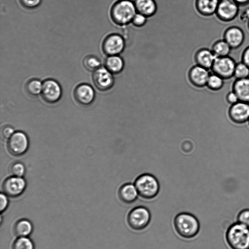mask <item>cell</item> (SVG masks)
<instances>
[{
  "label": "cell",
  "mask_w": 249,
  "mask_h": 249,
  "mask_svg": "<svg viewBox=\"0 0 249 249\" xmlns=\"http://www.w3.org/2000/svg\"><path fill=\"white\" fill-rule=\"evenodd\" d=\"M210 74L209 70L196 65L190 69L188 78L190 83L194 87L202 88L206 86Z\"/></svg>",
  "instance_id": "9a60e30c"
},
{
  "label": "cell",
  "mask_w": 249,
  "mask_h": 249,
  "mask_svg": "<svg viewBox=\"0 0 249 249\" xmlns=\"http://www.w3.org/2000/svg\"><path fill=\"white\" fill-rule=\"evenodd\" d=\"M137 12L133 0H117L111 6L110 17L116 25L124 26L131 23Z\"/></svg>",
  "instance_id": "6da1fadb"
},
{
  "label": "cell",
  "mask_w": 249,
  "mask_h": 249,
  "mask_svg": "<svg viewBox=\"0 0 249 249\" xmlns=\"http://www.w3.org/2000/svg\"><path fill=\"white\" fill-rule=\"evenodd\" d=\"M12 249H34V246L29 238L19 237L13 243Z\"/></svg>",
  "instance_id": "83f0119b"
},
{
  "label": "cell",
  "mask_w": 249,
  "mask_h": 249,
  "mask_svg": "<svg viewBox=\"0 0 249 249\" xmlns=\"http://www.w3.org/2000/svg\"><path fill=\"white\" fill-rule=\"evenodd\" d=\"M240 7L233 0H220L215 15L223 22H231L237 18Z\"/></svg>",
  "instance_id": "52a82bcc"
},
{
  "label": "cell",
  "mask_w": 249,
  "mask_h": 249,
  "mask_svg": "<svg viewBox=\"0 0 249 249\" xmlns=\"http://www.w3.org/2000/svg\"><path fill=\"white\" fill-rule=\"evenodd\" d=\"M92 80L94 86L100 91L111 89L115 83L113 74L105 67H100L93 72Z\"/></svg>",
  "instance_id": "30bf717a"
},
{
  "label": "cell",
  "mask_w": 249,
  "mask_h": 249,
  "mask_svg": "<svg viewBox=\"0 0 249 249\" xmlns=\"http://www.w3.org/2000/svg\"><path fill=\"white\" fill-rule=\"evenodd\" d=\"M124 66V61L120 55L107 56L104 61V67L113 75L121 73Z\"/></svg>",
  "instance_id": "44dd1931"
},
{
  "label": "cell",
  "mask_w": 249,
  "mask_h": 249,
  "mask_svg": "<svg viewBox=\"0 0 249 249\" xmlns=\"http://www.w3.org/2000/svg\"><path fill=\"white\" fill-rule=\"evenodd\" d=\"M226 239L231 249H249V228L238 222L233 223L228 229Z\"/></svg>",
  "instance_id": "3957f363"
},
{
  "label": "cell",
  "mask_w": 249,
  "mask_h": 249,
  "mask_svg": "<svg viewBox=\"0 0 249 249\" xmlns=\"http://www.w3.org/2000/svg\"><path fill=\"white\" fill-rule=\"evenodd\" d=\"M242 11L240 10L237 18L241 23H247L249 20V6L243 7Z\"/></svg>",
  "instance_id": "836d02e7"
},
{
  "label": "cell",
  "mask_w": 249,
  "mask_h": 249,
  "mask_svg": "<svg viewBox=\"0 0 249 249\" xmlns=\"http://www.w3.org/2000/svg\"><path fill=\"white\" fill-rule=\"evenodd\" d=\"M13 128L9 125L4 126L1 129V134L3 138L9 139L14 133Z\"/></svg>",
  "instance_id": "d590c367"
},
{
  "label": "cell",
  "mask_w": 249,
  "mask_h": 249,
  "mask_svg": "<svg viewBox=\"0 0 249 249\" xmlns=\"http://www.w3.org/2000/svg\"></svg>",
  "instance_id": "b9f144b4"
},
{
  "label": "cell",
  "mask_w": 249,
  "mask_h": 249,
  "mask_svg": "<svg viewBox=\"0 0 249 249\" xmlns=\"http://www.w3.org/2000/svg\"><path fill=\"white\" fill-rule=\"evenodd\" d=\"M33 226L30 221L25 219L18 220L14 225L13 231L16 235L26 237L32 231Z\"/></svg>",
  "instance_id": "603a6c76"
},
{
  "label": "cell",
  "mask_w": 249,
  "mask_h": 249,
  "mask_svg": "<svg viewBox=\"0 0 249 249\" xmlns=\"http://www.w3.org/2000/svg\"><path fill=\"white\" fill-rule=\"evenodd\" d=\"M26 187V182L22 177H11L6 178L2 184L4 193L10 197L21 195Z\"/></svg>",
  "instance_id": "5bb4252c"
},
{
  "label": "cell",
  "mask_w": 249,
  "mask_h": 249,
  "mask_svg": "<svg viewBox=\"0 0 249 249\" xmlns=\"http://www.w3.org/2000/svg\"><path fill=\"white\" fill-rule=\"evenodd\" d=\"M118 197L123 203L127 205L134 203L138 198V193L134 184L126 183L119 189Z\"/></svg>",
  "instance_id": "e0dca14e"
},
{
  "label": "cell",
  "mask_w": 249,
  "mask_h": 249,
  "mask_svg": "<svg viewBox=\"0 0 249 249\" xmlns=\"http://www.w3.org/2000/svg\"><path fill=\"white\" fill-rule=\"evenodd\" d=\"M249 77V67L242 61L236 63L233 77L242 79Z\"/></svg>",
  "instance_id": "f1b7e54d"
},
{
  "label": "cell",
  "mask_w": 249,
  "mask_h": 249,
  "mask_svg": "<svg viewBox=\"0 0 249 249\" xmlns=\"http://www.w3.org/2000/svg\"><path fill=\"white\" fill-rule=\"evenodd\" d=\"M211 49L216 57L228 56L232 50L230 45L223 38L214 41Z\"/></svg>",
  "instance_id": "cb8c5ba5"
},
{
  "label": "cell",
  "mask_w": 249,
  "mask_h": 249,
  "mask_svg": "<svg viewBox=\"0 0 249 249\" xmlns=\"http://www.w3.org/2000/svg\"><path fill=\"white\" fill-rule=\"evenodd\" d=\"M73 95L75 100L78 103L83 106H88L94 101L95 93L90 85L82 83L76 87Z\"/></svg>",
  "instance_id": "2e32d148"
},
{
  "label": "cell",
  "mask_w": 249,
  "mask_h": 249,
  "mask_svg": "<svg viewBox=\"0 0 249 249\" xmlns=\"http://www.w3.org/2000/svg\"><path fill=\"white\" fill-rule=\"evenodd\" d=\"M138 195L145 199H151L155 197L160 191V184L156 178L148 173L138 176L134 184Z\"/></svg>",
  "instance_id": "277c9868"
},
{
  "label": "cell",
  "mask_w": 249,
  "mask_h": 249,
  "mask_svg": "<svg viewBox=\"0 0 249 249\" xmlns=\"http://www.w3.org/2000/svg\"><path fill=\"white\" fill-rule=\"evenodd\" d=\"M220 0H195V8L202 16L209 17L215 15Z\"/></svg>",
  "instance_id": "ffe728a7"
},
{
  "label": "cell",
  "mask_w": 249,
  "mask_h": 249,
  "mask_svg": "<svg viewBox=\"0 0 249 249\" xmlns=\"http://www.w3.org/2000/svg\"><path fill=\"white\" fill-rule=\"evenodd\" d=\"M223 39L227 42L232 50H236L243 44L245 35L241 28L232 25L225 30L223 34Z\"/></svg>",
  "instance_id": "4fadbf2b"
},
{
  "label": "cell",
  "mask_w": 249,
  "mask_h": 249,
  "mask_svg": "<svg viewBox=\"0 0 249 249\" xmlns=\"http://www.w3.org/2000/svg\"><path fill=\"white\" fill-rule=\"evenodd\" d=\"M137 12L147 18L155 15L158 6L155 0H133Z\"/></svg>",
  "instance_id": "7402d4cb"
},
{
  "label": "cell",
  "mask_w": 249,
  "mask_h": 249,
  "mask_svg": "<svg viewBox=\"0 0 249 249\" xmlns=\"http://www.w3.org/2000/svg\"><path fill=\"white\" fill-rule=\"evenodd\" d=\"M83 64L87 70L90 71H94L101 65L100 60L93 55L86 56L83 60Z\"/></svg>",
  "instance_id": "4316f807"
},
{
  "label": "cell",
  "mask_w": 249,
  "mask_h": 249,
  "mask_svg": "<svg viewBox=\"0 0 249 249\" xmlns=\"http://www.w3.org/2000/svg\"><path fill=\"white\" fill-rule=\"evenodd\" d=\"M240 7H245L249 6V0H233Z\"/></svg>",
  "instance_id": "f35d334b"
},
{
  "label": "cell",
  "mask_w": 249,
  "mask_h": 249,
  "mask_svg": "<svg viewBox=\"0 0 249 249\" xmlns=\"http://www.w3.org/2000/svg\"><path fill=\"white\" fill-rule=\"evenodd\" d=\"M0 210L1 212L4 211L7 207L8 199L4 194H1L0 196Z\"/></svg>",
  "instance_id": "74e56055"
},
{
  "label": "cell",
  "mask_w": 249,
  "mask_h": 249,
  "mask_svg": "<svg viewBox=\"0 0 249 249\" xmlns=\"http://www.w3.org/2000/svg\"><path fill=\"white\" fill-rule=\"evenodd\" d=\"M248 124H249V121H248Z\"/></svg>",
  "instance_id": "60d3db41"
},
{
  "label": "cell",
  "mask_w": 249,
  "mask_h": 249,
  "mask_svg": "<svg viewBox=\"0 0 249 249\" xmlns=\"http://www.w3.org/2000/svg\"><path fill=\"white\" fill-rule=\"evenodd\" d=\"M237 222L249 228V209L241 211L237 217Z\"/></svg>",
  "instance_id": "1f68e13d"
},
{
  "label": "cell",
  "mask_w": 249,
  "mask_h": 249,
  "mask_svg": "<svg viewBox=\"0 0 249 249\" xmlns=\"http://www.w3.org/2000/svg\"><path fill=\"white\" fill-rule=\"evenodd\" d=\"M216 58L211 49L202 48L198 49L194 55L196 65L211 70Z\"/></svg>",
  "instance_id": "ac0fdd59"
},
{
  "label": "cell",
  "mask_w": 249,
  "mask_h": 249,
  "mask_svg": "<svg viewBox=\"0 0 249 249\" xmlns=\"http://www.w3.org/2000/svg\"><path fill=\"white\" fill-rule=\"evenodd\" d=\"M151 219L149 210L143 206H138L132 209L128 213L126 221L129 227L136 231L145 229L149 224Z\"/></svg>",
  "instance_id": "5b68a950"
},
{
  "label": "cell",
  "mask_w": 249,
  "mask_h": 249,
  "mask_svg": "<svg viewBox=\"0 0 249 249\" xmlns=\"http://www.w3.org/2000/svg\"><path fill=\"white\" fill-rule=\"evenodd\" d=\"M225 80L220 76L211 72L207 80L206 86L212 91H218L222 89L224 85Z\"/></svg>",
  "instance_id": "d4e9b609"
},
{
  "label": "cell",
  "mask_w": 249,
  "mask_h": 249,
  "mask_svg": "<svg viewBox=\"0 0 249 249\" xmlns=\"http://www.w3.org/2000/svg\"><path fill=\"white\" fill-rule=\"evenodd\" d=\"M147 18L144 15L137 12L132 19L131 23L135 27H142L146 23Z\"/></svg>",
  "instance_id": "4dcf8cb0"
},
{
  "label": "cell",
  "mask_w": 249,
  "mask_h": 249,
  "mask_svg": "<svg viewBox=\"0 0 249 249\" xmlns=\"http://www.w3.org/2000/svg\"><path fill=\"white\" fill-rule=\"evenodd\" d=\"M230 119L236 124H243L249 120V103L239 101L228 109Z\"/></svg>",
  "instance_id": "7c38bea8"
},
{
  "label": "cell",
  "mask_w": 249,
  "mask_h": 249,
  "mask_svg": "<svg viewBox=\"0 0 249 249\" xmlns=\"http://www.w3.org/2000/svg\"><path fill=\"white\" fill-rule=\"evenodd\" d=\"M43 99L47 103L53 104L57 102L62 95V89L60 84L55 80L48 79L42 83L41 93Z\"/></svg>",
  "instance_id": "9c48e42d"
},
{
  "label": "cell",
  "mask_w": 249,
  "mask_h": 249,
  "mask_svg": "<svg viewBox=\"0 0 249 249\" xmlns=\"http://www.w3.org/2000/svg\"><path fill=\"white\" fill-rule=\"evenodd\" d=\"M247 28L249 31V20L247 23Z\"/></svg>",
  "instance_id": "ab89813d"
},
{
  "label": "cell",
  "mask_w": 249,
  "mask_h": 249,
  "mask_svg": "<svg viewBox=\"0 0 249 249\" xmlns=\"http://www.w3.org/2000/svg\"><path fill=\"white\" fill-rule=\"evenodd\" d=\"M42 0H19L20 4L27 9H34L38 7Z\"/></svg>",
  "instance_id": "d6a6232c"
},
{
  "label": "cell",
  "mask_w": 249,
  "mask_h": 249,
  "mask_svg": "<svg viewBox=\"0 0 249 249\" xmlns=\"http://www.w3.org/2000/svg\"><path fill=\"white\" fill-rule=\"evenodd\" d=\"M241 61L249 67V45L243 50L241 56Z\"/></svg>",
  "instance_id": "8d00e7d4"
},
{
  "label": "cell",
  "mask_w": 249,
  "mask_h": 249,
  "mask_svg": "<svg viewBox=\"0 0 249 249\" xmlns=\"http://www.w3.org/2000/svg\"><path fill=\"white\" fill-rule=\"evenodd\" d=\"M9 171L13 176L22 177L25 173V168L21 162H15L11 165Z\"/></svg>",
  "instance_id": "f546056e"
},
{
  "label": "cell",
  "mask_w": 249,
  "mask_h": 249,
  "mask_svg": "<svg viewBox=\"0 0 249 249\" xmlns=\"http://www.w3.org/2000/svg\"><path fill=\"white\" fill-rule=\"evenodd\" d=\"M226 100L230 105L235 104L239 101L236 93L232 90L227 94Z\"/></svg>",
  "instance_id": "e575fe53"
},
{
  "label": "cell",
  "mask_w": 249,
  "mask_h": 249,
  "mask_svg": "<svg viewBox=\"0 0 249 249\" xmlns=\"http://www.w3.org/2000/svg\"><path fill=\"white\" fill-rule=\"evenodd\" d=\"M236 64L234 59L230 55L216 57L211 70L225 80H229L233 77Z\"/></svg>",
  "instance_id": "8992f818"
},
{
  "label": "cell",
  "mask_w": 249,
  "mask_h": 249,
  "mask_svg": "<svg viewBox=\"0 0 249 249\" xmlns=\"http://www.w3.org/2000/svg\"><path fill=\"white\" fill-rule=\"evenodd\" d=\"M25 89L30 95L37 96L41 93L42 83L37 79H30L27 82Z\"/></svg>",
  "instance_id": "484cf974"
},
{
  "label": "cell",
  "mask_w": 249,
  "mask_h": 249,
  "mask_svg": "<svg viewBox=\"0 0 249 249\" xmlns=\"http://www.w3.org/2000/svg\"><path fill=\"white\" fill-rule=\"evenodd\" d=\"M29 141L26 135L21 132H15L8 139L7 148L9 152L14 156L23 154L28 149Z\"/></svg>",
  "instance_id": "8fae6325"
},
{
  "label": "cell",
  "mask_w": 249,
  "mask_h": 249,
  "mask_svg": "<svg viewBox=\"0 0 249 249\" xmlns=\"http://www.w3.org/2000/svg\"><path fill=\"white\" fill-rule=\"evenodd\" d=\"M125 45V39L121 35L112 33L105 38L102 49L107 56L120 55L124 51Z\"/></svg>",
  "instance_id": "ba28073f"
},
{
  "label": "cell",
  "mask_w": 249,
  "mask_h": 249,
  "mask_svg": "<svg viewBox=\"0 0 249 249\" xmlns=\"http://www.w3.org/2000/svg\"><path fill=\"white\" fill-rule=\"evenodd\" d=\"M173 224L176 232L184 239L194 238L200 229V224L196 217L188 213L177 214L174 219Z\"/></svg>",
  "instance_id": "7a4b0ae2"
},
{
  "label": "cell",
  "mask_w": 249,
  "mask_h": 249,
  "mask_svg": "<svg viewBox=\"0 0 249 249\" xmlns=\"http://www.w3.org/2000/svg\"><path fill=\"white\" fill-rule=\"evenodd\" d=\"M231 90L236 93L240 101L249 103V77L235 79Z\"/></svg>",
  "instance_id": "d6986e66"
}]
</instances>
